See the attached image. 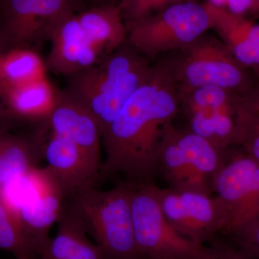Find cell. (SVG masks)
Returning a JSON list of instances; mask_svg holds the SVG:
<instances>
[{"instance_id":"cell-1","label":"cell","mask_w":259,"mask_h":259,"mask_svg":"<svg viewBox=\"0 0 259 259\" xmlns=\"http://www.w3.org/2000/svg\"><path fill=\"white\" fill-rule=\"evenodd\" d=\"M179 112L176 87L158 62L102 135L106 158L99 177L122 175L131 185L156 184L162 141Z\"/></svg>"},{"instance_id":"cell-2","label":"cell","mask_w":259,"mask_h":259,"mask_svg":"<svg viewBox=\"0 0 259 259\" xmlns=\"http://www.w3.org/2000/svg\"><path fill=\"white\" fill-rule=\"evenodd\" d=\"M153 68L148 59L125 42L96 64L68 76L64 93L93 116L102 136Z\"/></svg>"},{"instance_id":"cell-3","label":"cell","mask_w":259,"mask_h":259,"mask_svg":"<svg viewBox=\"0 0 259 259\" xmlns=\"http://www.w3.org/2000/svg\"><path fill=\"white\" fill-rule=\"evenodd\" d=\"M126 182L106 191L87 187L65 200L93 237L102 259H131L140 256L136 245L131 201Z\"/></svg>"},{"instance_id":"cell-4","label":"cell","mask_w":259,"mask_h":259,"mask_svg":"<svg viewBox=\"0 0 259 259\" xmlns=\"http://www.w3.org/2000/svg\"><path fill=\"white\" fill-rule=\"evenodd\" d=\"M135 238L145 259H239L228 245L199 244L181 234L163 216L156 184L131 185Z\"/></svg>"},{"instance_id":"cell-5","label":"cell","mask_w":259,"mask_h":259,"mask_svg":"<svg viewBox=\"0 0 259 259\" xmlns=\"http://www.w3.org/2000/svg\"><path fill=\"white\" fill-rule=\"evenodd\" d=\"M177 92L220 87L238 93L253 85L246 68L236 60L221 39L204 33L193 42L161 56Z\"/></svg>"},{"instance_id":"cell-6","label":"cell","mask_w":259,"mask_h":259,"mask_svg":"<svg viewBox=\"0 0 259 259\" xmlns=\"http://www.w3.org/2000/svg\"><path fill=\"white\" fill-rule=\"evenodd\" d=\"M65 200L48 166L32 168L0 187V201L20 222L35 256L50 241L49 231L59 221Z\"/></svg>"},{"instance_id":"cell-7","label":"cell","mask_w":259,"mask_h":259,"mask_svg":"<svg viewBox=\"0 0 259 259\" xmlns=\"http://www.w3.org/2000/svg\"><path fill=\"white\" fill-rule=\"evenodd\" d=\"M230 148L220 149L187 128H177L173 124L160 147L158 177L174 190L214 194V177Z\"/></svg>"},{"instance_id":"cell-8","label":"cell","mask_w":259,"mask_h":259,"mask_svg":"<svg viewBox=\"0 0 259 259\" xmlns=\"http://www.w3.org/2000/svg\"><path fill=\"white\" fill-rule=\"evenodd\" d=\"M125 25L128 44L148 59L187 47L210 29L207 10L198 2L174 5Z\"/></svg>"},{"instance_id":"cell-9","label":"cell","mask_w":259,"mask_h":259,"mask_svg":"<svg viewBox=\"0 0 259 259\" xmlns=\"http://www.w3.org/2000/svg\"><path fill=\"white\" fill-rule=\"evenodd\" d=\"M155 192L166 221L181 234L199 244H215L231 226L229 214L218 196L160 188L156 185Z\"/></svg>"},{"instance_id":"cell-10","label":"cell","mask_w":259,"mask_h":259,"mask_svg":"<svg viewBox=\"0 0 259 259\" xmlns=\"http://www.w3.org/2000/svg\"><path fill=\"white\" fill-rule=\"evenodd\" d=\"M177 93L187 130L220 149L236 146V110L241 93L215 86Z\"/></svg>"},{"instance_id":"cell-11","label":"cell","mask_w":259,"mask_h":259,"mask_svg":"<svg viewBox=\"0 0 259 259\" xmlns=\"http://www.w3.org/2000/svg\"><path fill=\"white\" fill-rule=\"evenodd\" d=\"M77 0H3L0 40L5 51L49 39L56 24L75 13Z\"/></svg>"},{"instance_id":"cell-12","label":"cell","mask_w":259,"mask_h":259,"mask_svg":"<svg viewBox=\"0 0 259 259\" xmlns=\"http://www.w3.org/2000/svg\"><path fill=\"white\" fill-rule=\"evenodd\" d=\"M233 149L213 182V194L222 201L231 218L226 233L259 213V163L241 148Z\"/></svg>"},{"instance_id":"cell-13","label":"cell","mask_w":259,"mask_h":259,"mask_svg":"<svg viewBox=\"0 0 259 259\" xmlns=\"http://www.w3.org/2000/svg\"><path fill=\"white\" fill-rule=\"evenodd\" d=\"M49 40L52 44L46 65L56 74H74L96 64L101 58L83 31L76 13H69L56 24Z\"/></svg>"},{"instance_id":"cell-14","label":"cell","mask_w":259,"mask_h":259,"mask_svg":"<svg viewBox=\"0 0 259 259\" xmlns=\"http://www.w3.org/2000/svg\"><path fill=\"white\" fill-rule=\"evenodd\" d=\"M44 156L66 199L93 186L100 176V168L74 143L63 136L51 134L44 144Z\"/></svg>"},{"instance_id":"cell-15","label":"cell","mask_w":259,"mask_h":259,"mask_svg":"<svg viewBox=\"0 0 259 259\" xmlns=\"http://www.w3.org/2000/svg\"><path fill=\"white\" fill-rule=\"evenodd\" d=\"M47 122L51 134L74 143L100 171L101 133L90 112L64 92L61 93L59 102Z\"/></svg>"},{"instance_id":"cell-16","label":"cell","mask_w":259,"mask_h":259,"mask_svg":"<svg viewBox=\"0 0 259 259\" xmlns=\"http://www.w3.org/2000/svg\"><path fill=\"white\" fill-rule=\"evenodd\" d=\"M210 29L218 34L236 60L245 68L259 70V25L245 16L204 3Z\"/></svg>"},{"instance_id":"cell-17","label":"cell","mask_w":259,"mask_h":259,"mask_svg":"<svg viewBox=\"0 0 259 259\" xmlns=\"http://www.w3.org/2000/svg\"><path fill=\"white\" fill-rule=\"evenodd\" d=\"M57 223L56 236L51 238L35 259H102L83 223L65 204Z\"/></svg>"},{"instance_id":"cell-18","label":"cell","mask_w":259,"mask_h":259,"mask_svg":"<svg viewBox=\"0 0 259 259\" xmlns=\"http://www.w3.org/2000/svg\"><path fill=\"white\" fill-rule=\"evenodd\" d=\"M78 18L87 36L102 56L113 52L127 38V28L118 5L93 7L78 13Z\"/></svg>"},{"instance_id":"cell-19","label":"cell","mask_w":259,"mask_h":259,"mask_svg":"<svg viewBox=\"0 0 259 259\" xmlns=\"http://www.w3.org/2000/svg\"><path fill=\"white\" fill-rule=\"evenodd\" d=\"M58 92L47 76L12 89L2 96L12 115L27 120L48 121L59 102Z\"/></svg>"},{"instance_id":"cell-20","label":"cell","mask_w":259,"mask_h":259,"mask_svg":"<svg viewBox=\"0 0 259 259\" xmlns=\"http://www.w3.org/2000/svg\"><path fill=\"white\" fill-rule=\"evenodd\" d=\"M44 146L36 140L0 134V187L36 168L44 158Z\"/></svg>"},{"instance_id":"cell-21","label":"cell","mask_w":259,"mask_h":259,"mask_svg":"<svg viewBox=\"0 0 259 259\" xmlns=\"http://www.w3.org/2000/svg\"><path fill=\"white\" fill-rule=\"evenodd\" d=\"M47 65L35 51L16 48L0 58V97L12 89L45 77Z\"/></svg>"},{"instance_id":"cell-22","label":"cell","mask_w":259,"mask_h":259,"mask_svg":"<svg viewBox=\"0 0 259 259\" xmlns=\"http://www.w3.org/2000/svg\"><path fill=\"white\" fill-rule=\"evenodd\" d=\"M236 124V146L259 163V83L240 94Z\"/></svg>"},{"instance_id":"cell-23","label":"cell","mask_w":259,"mask_h":259,"mask_svg":"<svg viewBox=\"0 0 259 259\" xmlns=\"http://www.w3.org/2000/svg\"><path fill=\"white\" fill-rule=\"evenodd\" d=\"M0 250L17 259H35V252L14 214L0 201Z\"/></svg>"},{"instance_id":"cell-24","label":"cell","mask_w":259,"mask_h":259,"mask_svg":"<svg viewBox=\"0 0 259 259\" xmlns=\"http://www.w3.org/2000/svg\"><path fill=\"white\" fill-rule=\"evenodd\" d=\"M222 236L238 258L259 259V213Z\"/></svg>"},{"instance_id":"cell-25","label":"cell","mask_w":259,"mask_h":259,"mask_svg":"<svg viewBox=\"0 0 259 259\" xmlns=\"http://www.w3.org/2000/svg\"><path fill=\"white\" fill-rule=\"evenodd\" d=\"M197 0H120L118 4L125 24L157 14L174 5Z\"/></svg>"},{"instance_id":"cell-26","label":"cell","mask_w":259,"mask_h":259,"mask_svg":"<svg viewBox=\"0 0 259 259\" xmlns=\"http://www.w3.org/2000/svg\"><path fill=\"white\" fill-rule=\"evenodd\" d=\"M206 3L215 7V8L226 9L227 0H207Z\"/></svg>"},{"instance_id":"cell-27","label":"cell","mask_w":259,"mask_h":259,"mask_svg":"<svg viewBox=\"0 0 259 259\" xmlns=\"http://www.w3.org/2000/svg\"><path fill=\"white\" fill-rule=\"evenodd\" d=\"M253 14H259V0H253Z\"/></svg>"},{"instance_id":"cell-28","label":"cell","mask_w":259,"mask_h":259,"mask_svg":"<svg viewBox=\"0 0 259 259\" xmlns=\"http://www.w3.org/2000/svg\"><path fill=\"white\" fill-rule=\"evenodd\" d=\"M5 51L4 47H3L1 40H0V58H1L2 55H3V53H4Z\"/></svg>"},{"instance_id":"cell-29","label":"cell","mask_w":259,"mask_h":259,"mask_svg":"<svg viewBox=\"0 0 259 259\" xmlns=\"http://www.w3.org/2000/svg\"><path fill=\"white\" fill-rule=\"evenodd\" d=\"M131 259H145L142 258V257H137V258H131Z\"/></svg>"},{"instance_id":"cell-30","label":"cell","mask_w":259,"mask_h":259,"mask_svg":"<svg viewBox=\"0 0 259 259\" xmlns=\"http://www.w3.org/2000/svg\"><path fill=\"white\" fill-rule=\"evenodd\" d=\"M95 1H97V2H98V1H99V2H102V0H95Z\"/></svg>"},{"instance_id":"cell-31","label":"cell","mask_w":259,"mask_h":259,"mask_svg":"<svg viewBox=\"0 0 259 259\" xmlns=\"http://www.w3.org/2000/svg\"><path fill=\"white\" fill-rule=\"evenodd\" d=\"M2 2H3V0H0V5H1Z\"/></svg>"}]
</instances>
